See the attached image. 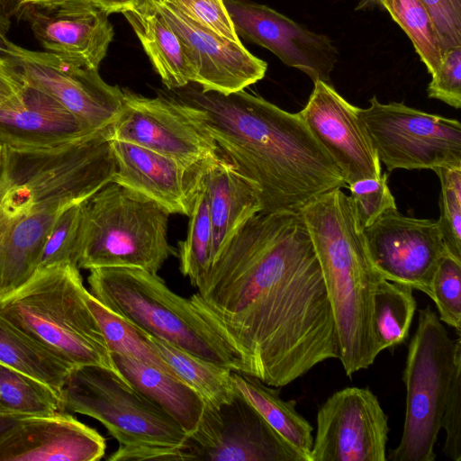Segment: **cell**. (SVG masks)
Instances as JSON below:
<instances>
[{"label": "cell", "instance_id": "obj_1", "mask_svg": "<svg viewBox=\"0 0 461 461\" xmlns=\"http://www.w3.org/2000/svg\"><path fill=\"white\" fill-rule=\"evenodd\" d=\"M194 298L280 388L339 358L332 308L301 212H259L214 258Z\"/></svg>", "mask_w": 461, "mask_h": 461}, {"label": "cell", "instance_id": "obj_2", "mask_svg": "<svg viewBox=\"0 0 461 461\" xmlns=\"http://www.w3.org/2000/svg\"><path fill=\"white\" fill-rule=\"evenodd\" d=\"M258 192L265 212L301 210L317 196L348 187L339 168L297 113L244 89L223 95L198 85L170 90Z\"/></svg>", "mask_w": 461, "mask_h": 461}, {"label": "cell", "instance_id": "obj_3", "mask_svg": "<svg viewBox=\"0 0 461 461\" xmlns=\"http://www.w3.org/2000/svg\"><path fill=\"white\" fill-rule=\"evenodd\" d=\"M108 127L47 148H1L0 207L13 228L46 241L68 207L113 180L115 164Z\"/></svg>", "mask_w": 461, "mask_h": 461}, {"label": "cell", "instance_id": "obj_4", "mask_svg": "<svg viewBox=\"0 0 461 461\" xmlns=\"http://www.w3.org/2000/svg\"><path fill=\"white\" fill-rule=\"evenodd\" d=\"M319 261L337 328L339 358L346 375L375 360L372 329L375 289L384 279L357 228L349 196L340 188L326 192L301 210Z\"/></svg>", "mask_w": 461, "mask_h": 461}, {"label": "cell", "instance_id": "obj_5", "mask_svg": "<svg viewBox=\"0 0 461 461\" xmlns=\"http://www.w3.org/2000/svg\"><path fill=\"white\" fill-rule=\"evenodd\" d=\"M90 293L140 331L204 360L252 375L235 343L194 295L174 293L158 274L135 267L90 270Z\"/></svg>", "mask_w": 461, "mask_h": 461}, {"label": "cell", "instance_id": "obj_6", "mask_svg": "<svg viewBox=\"0 0 461 461\" xmlns=\"http://www.w3.org/2000/svg\"><path fill=\"white\" fill-rule=\"evenodd\" d=\"M59 395L64 411L97 420L118 442L108 461H185L188 435L113 370L92 365L73 367Z\"/></svg>", "mask_w": 461, "mask_h": 461}, {"label": "cell", "instance_id": "obj_7", "mask_svg": "<svg viewBox=\"0 0 461 461\" xmlns=\"http://www.w3.org/2000/svg\"><path fill=\"white\" fill-rule=\"evenodd\" d=\"M86 292L77 266L53 264L38 268L0 298V312L73 367L99 366L122 375L86 303Z\"/></svg>", "mask_w": 461, "mask_h": 461}, {"label": "cell", "instance_id": "obj_8", "mask_svg": "<svg viewBox=\"0 0 461 461\" xmlns=\"http://www.w3.org/2000/svg\"><path fill=\"white\" fill-rule=\"evenodd\" d=\"M170 213L143 194L109 182L83 203L78 268L135 267L158 274L172 255Z\"/></svg>", "mask_w": 461, "mask_h": 461}, {"label": "cell", "instance_id": "obj_9", "mask_svg": "<svg viewBox=\"0 0 461 461\" xmlns=\"http://www.w3.org/2000/svg\"><path fill=\"white\" fill-rule=\"evenodd\" d=\"M461 365V338L451 339L429 305L419 310L418 326L408 346L402 380L406 412L398 446L387 460L434 461L448 390Z\"/></svg>", "mask_w": 461, "mask_h": 461}, {"label": "cell", "instance_id": "obj_10", "mask_svg": "<svg viewBox=\"0 0 461 461\" xmlns=\"http://www.w3.org/2000/svg\"><path fill=\"white\" fill-rule=\"evenodd\" d=\"M358 114L389 171L461 167V124L403 103H380L374 95Z\"/></svg>", "mask_w": 461, "mask_h": 461}, {"label": "cell", "instance_id": "obj_11", "mask_svg": "<svg viewBox=\"0 0 461 461\" xmlns=\"http://www.w3.org/2000/svg\"><path fill=\"white\" fill-rule=\"evenodd\" d=\"M186 460L304 461L238 390L219 406L205 402L198 428L187 438Z\"/></svg>", "mask_w": 461, "mask_h": 461}, {"label": "cell", "instance_id": "obj_12", "mask_svg": "<svg viewBox=\"0 0 461 461\" xmlns=\"http://www.w3.org/2000/svg\"><path fill=\"white\" fill-rule=\"evenodd\" d=\"M122 91V108L108 126L109 140L135 144L188 163L218 155L216 142L185 104L171 96L146 97Z\"/></svg>", "mask_w": 461, "mask_h": 461}, {"label": "cell", "instance_id": "obj_13", "mask_svg": "<svg viewBox=\"0 0 461 461\" xmlns=\"http://www.w3.org/2000/svg\"><path fill=\"white\" fill-rule=\"evenodd\" d=\"M7 58L24 84L53 98L93 131L108 127L122 108V89L107 84L98 69L17 45Z\"/></svg>", "mask_w": 461, "mask_h": 461}, {"label": "cell", "instance_id": "obj_14", "mask_svg": "<svg viewBox=\"0 0 461 461\" xmlns=\"http://www.w3.org/2000/svg\"><path fill=\"white\" fill-rule=\"evenodd\" d=\"M310 461H385L388 416L369 388L346 387L320 407Z\"/></svg>", "mask_w": 461, "mask_h": 461}, {"label": "cell", "instance_id": "obj_15", "mask_svg": "<svg viewBox=\"0 0 461 461\" xmlns=\"http://www.w3.org/2000/svg\"><path fill=\"white\" fill-rule=\"evenodd\" d=\"M375 268L389 281L405 284L430 294L433 276L447 252L437 221L382 213L363 230Z\"/></svg>", "mask_w": 461, "mask_h": 461}, {"label": "cell", "instance_id": "obj_16", "mask_svg": "<svg viewBox=\"0 0 461 461\" xmlns=\"http://www.w3.org/2000/svg\"><path fill=\"white\" fill-rule=\"evenodd\" d=\"M237 35L273 52L285 65L305 73L313 83L330 84L339 58L337 48L274 9L250 0H223Z\"/></svg>", "mask_w": 461, "mask_h": 461}, {"label": "cell", "instance_id": "obj_17", "mask_svg": "<svg viewBox=\"0 0 461 461\" xmlns=\"http://www.w3.org/2000/svg\"><path fill=\"white\" fill-rule=\"evenodd\" d=\"M50 52L98 69L113 38L109 14L94 0L23 5L18 14Z\"/></svg>", "mask_w": 461, "mask_h": 461}, {"label": "cell", "instance_id": "obj_18", "mask_svg": "<svg viewBox=\"0 0 461 461\" xmlns=\"http://www.w3.org/2000/svg\"><path fill=\"white\" fill-rule=\"evenodd\" d=\"M305 107L298 113L342 173L348 185L378 178L381 162L358 114L333 86L318 80Z\"/></svg>", "mask_w": 461, "mask_h": 461}, {"label": "cell", "instance_id": "obj_19", "mask_svg": "<svg viewBox=\"0 0 461 461\" xmlns=\"http://www.w3.org/2000/svg\"><path fill=\"white\" fill-rule=\"evenodd\" d=\"M110 143L115 164L112 181L153 200L170 214L189 216L205 171L217 157L188 163L129 142Z\"/></svg>", "mask_w": 461, "mask_h": 461}, {"label": "cell", "instance_id": "obj_20", "mask_svg": "<svg viewBox=\"0 0 461 461\" xmlns=\"http://www.w3.org/2000/svg\"><path fill=\"white\" fill-rule=\"evenodd\" d=\"M181 40L194 68L195 83L203 91L228 95L261 80L267 64L240 42L203 29L164 0H153Z\"/></svg>", "mask_w": 461, "mask_h": 461}, {"label": "cell", "instance_id": "obj_21", "mask_svg": "<svg viewBox=\"0 0 461 461\" xmlns=\"http://www.w3.org/2000/svg\"><path fill=\"white\" fill-rule=\"evenodd\" d=\"M105 450L97 430L64 411L22 417L0 438V461H97Z\"/></svg>", "mask_w": 461, "mask_h": 461}, {"label": "cell", "instance_id": "obj_22", "mask_svg": "<svg viewBox=\"0 0 461 461\" xmlns=\"http://www.w3.org/2000/svg\"><path fill=\"white\" fill-rule=\"evenodd\" d=\"M93 131L53 98L26 84L19 106L0 108V148L53 147Z\"/></svg>", "mask_w": 461, "mask_h": 461}, {"label": "cell", "instance_id": "obj_23", "mask_svg": "<svg viewBox=\"0 0 461 461\" xmlns=\"http://www.w3.org/2000/svg\"><path fill=\"white\" fill-rule=\"evenodd\" d=\"M203 185L212 230V261L262 206L256 187L220 151L205 171Z\"/></svg>", "mask_w": 461, "mask_h": 461}, {"label": "cell", "instance_id": "obj_24", "mask_svg": "<svg viewBox=\"0 0 461 461\" xmlns=\"http://www.w3.org/2000/svg\"><path fill=\"white\" fill-rule=\"evenodd\" d=\"M122 14L168 90L195 83V71L181 40L153 0H140Z\"/></svg>", "mask_w": 461, "mask_h": 461}, {"label": "cell", "instance_id": "obj_25", "mask_svg": "<svg viewBox=\"0 0 461 461\" xmlns=\"http://www.w3.org/2000/svg\"><path fill=\"white\" fill-rule=\"evenodd\" d=\"M129 384L162 408L190 436L200 423L205 401L181 379L129 356L111 353Z\"/></svg>", "mask_w": 461, "mask_h": 461}, {"label": "cell", "instance_id": "obj_26", "mask_svg": "<svg viewBox=\"0 0 461 461\" xmlns=\"http://www.w3.org/2000/svg\"><path fill=\"white\" fill-rule=\"evenodd\" d=\"M231 375L238 392L299 452L304 461H310L313 428L297 411L296 401L283 400L280 389L272 388L252 375L232 371Z\"/></svg>", "mask_w": 461, "mask_h": 461}, {"label": "cell", "instance_id": "obj_27", "mask_svg": "<svg viewBox=\"0 0 461 461\" xmlns=\"http://www.w3.org/2000/svg\"><path fill=\"white\" fill-rule=\"evenodd\" d=\"M0 362L48 384L59 393L73 368L1 312Z\"/></svg>", "mask_w": 461, "mask_h": 461}, {"label": "cell", "instance_id": "obj_28", "mask_svg": "<svg viewBox=\"0 0 461 461\" xmlns=\"http://www.w3.org/2000/svg\"><path fill=\"white\" fill-rule=\"evenodd\" d=\"M146 337L175 374L205 402L219 406L230 402L237 393L230 368L198 357L164 339L148 334Z\"/></svg>", "mask_w": 461, "mask_h": 461}, {"label": "cell", "instance_id": "obj_29", "mask_svg": "<svg viewBox=\"0 0 461 461\" xmlns=\"http://www.w3.org/2000/svg\"><path fill=\"white\" fill-rule=\"evenodd\" d=\"M413 288L408 285L383 279L373 302L372 329L375 351L378 354L393 348L409 337L417 308Z\"/></svg>", "mask_w": 461, "mask_h": 461}, {"label": "cell", "instance_id": "obj_30", "mask_svg": "<svg viewBox=\"0 0 461 461\" xmlns=\"http://www.w3.org/2000/svg\"><path fill=\"white\" fill-rule=\"evenodd\" d=\"M61 411L59 393L34 377L0 362V412L37 416Z\"/></svg>", "mask_w": 461, "mask_h": 461}, {"label": "cell", "instance_id": "obj_31", "mask_svg": "<svg viewBox=\"0 0 461 461\" xmlns=\"http://www.w3.org/2000/svg\"><path fill=\"white\" fill-rule=\"evenodd\" d=\"M86 301L111 353L131 357L179 378L152 347L144 332L102 304L88 290Z\"/></svg>", "mask_w": 461, "mask_h": 461}, {"label": "cell", "instance_id": "obj_32", "mask_svg": "<svg viewBox=\"0 0 461 461\" xmlns=\"http://www.w3.org/2000/svg\"><path fill=\"white\" fill-rule=\"evenodd\" d=\"M188 217L186 237L178 244L179 269L195 287L207 273L212 254V230L203 181Z\"/></svg>", "mask_w": 461, "mask_h": 461}, {"label": "cell", "instance_id": "obj_33", "mask_svg": "<svg viewBox=\"0 0 461 461\" xmlns=\"http://www.w3.org/2000/svg\"><path fill=\"white\" fill-rule=\"evenodd\" d=\"M382 7L407 34L429 74L438 68L442 49L431 17L421 0H382Z\"/></svg>", "mask_w": 461, "mask_h": 461}, {"label": "cell", "instance_id": "obj_34", "mask_svg": "<svg viewBox=\"0 0 461 461\" xmlns=\"http://www.w3.org/2000/svg\"><path fill=\"white\" fill-rule=\"evenodd\" d=\"M84 202L66 208L59 215L44 244L38 268L66 262L77 266Z\"/></svg>", "mask_w": 461, "mask_h": 461}, {"label": "cell", "instance_id": "obj_35", "mask_svg": "<svg viewBox=\"0 0 461 461\" xmlns=\"http://www.w3.org/2000/svg\"><path fill=\"white\" fill-rule=\"evenodd\" d=\"M434 171L441 185L437 223L447 251L461 260V167H440Z\"/></svg>", "mask_w": 461, "mask_h": 461}, {"label": "cell", "instance_id": "obj_36", "mask_svg": "<svg viewBox=\"0 0 461 461\" xmlns=\"http://www.w3.org/2000/svg\"><path fill=\"white\" fill-rule=\"evenodd\" d=\"M429 297L436 304L439 320L461 331V260L447 251L441 257L430 286Z\"/></svg>", "mask_w": 461, "mask_h": 461}, {"label": "cell", "instance_id": "obj_37", "mask_svg": "<svg viewBox=\"0 0 461 461\" xmlns=\"http://www.w3.org/2000/svg\"><path fill=\"white\" fill-rule=\"evenodd\" d=\"M387 174L378 178H365L348 185L357 228L363 231L382 213L397 209L394 197L387 185Z\"/></svg>", "mask_w": 461, "mask_h": 461}, {"label": "cell", "instance_id": "obj_38", "mask_svg": "<svg viewBox=\"0 0 461 461\" xmlns=\"http://www.w3.org/2000/svg\"><path fill=\"white\" fill-rule=\"evenodd\" d=\"M186 18L219 36L240 42L223 0H164Z\"/></svg>", "mask_w": 461, "mask_h": 461}, {"label": "cell", "instance_id": "obj_39", "mask_svg": "<svg viewBox=\"0 0 461 461\" xmlns=\"http://www.w3.org/2000/svg\"><path fill=\"white\" fill-rule=\"evenodd\" d=\"M431 77L427 88L429 97L459 109L461 107V46L450 48L443 52L440 63Z\"/></svg>", "mask_w": 461, "mask_h": 461}, {"label": "cell", "instance_id": "obj_40", "mask_svg": "<svg viewBox=\"0 0 461 461\" xmlns=\"http://www.w3.org/2000/svg\"><path fill=\"white\" fill-rule=\"evenodd\" d=\"M441 429L446 432L443 453L451 460L461 461V365L456 366L448 390Z\"/></svg>", "mask_w": 461, "mask_h": 461}, {"label": "cell", "instance_id": "obj_41", "mask_svg": "<svg viewBox=\"0 0 461 461\" xmlns=\"http://www.w3.org/2000/svg\"><path fill=\"white\" fill-rule=\"evenodd\" d=\"M441 43L442 52L461 46V0H421Z\"/></svg>", "mask_w": 461, "mask_h": 461}, {"label": "cell", "instance_id": "obj_42", "mask_svg": "<svg viewBox=\"0 0 461 461\" xmlns=\"http://www.w3.org/2000/svg\"><path fill=\"white\" fill-rule=\"evenodd\" d=\"M25 84L11 59L0 54V108H14L23 102Z\"/></svg>", "mask_w": 461, "mask_h": 461}, {"label": "cell", "instance_id": "obj_43", "mask_svg": "<svg viewBox=\"0 0 461 461\" xmlns=\"http://www.w3.org/2000/svg\"><path fill=\"white\" fill-rule=\"evenodd\" d=\"M9 26L8 18L0 13V54L5 57L12 53L15 45L8 39Z\"/></svg>", "mask_w": 461, "mask_h": 461}, {"label": "cell", "instance_id": "obj_44", "mask_svg": "<svg viewBox=\"0 0 461 461\" xmlns=\"http://www.w3.org/2000/svg\"><path fill=\"white\" fill-rule=\"evenodd\" d=\"M104 7L111 14L113 13H123L136 5L140 0H94Z\"/></svg>", "mask_w": 461, "mask_h": 461}, {"label": "cell", "instance_id": "obj_45", "mask_svg": "<svg viewBox=\"0 0 461 461\" xmlns=\"http://www.w3.org/2000/svg\"><path fill=\"white\" fill-rule=\"evenodd\" d=\"M21 7V0H0V13L8 19L17 15Z\"/></svg>", "mask_w": 461, "mask_h": 461}, {"label": "cell", "instance_id": "obj_46", "mask_svg": "<svg viewBox=\"0 0 461 461\" xmlns=\"http://www.w3.org/2000/svg\"><path fill=\"white\" fill-rule=\"evenodd\" d=\"M0 198H1V185H0ZM11 221L4 214L1 207H0V264L4 250L5 241L7 236V231L9 229V225Z\"/></svg>", "mask_w": 461, "mask_h": 461}, {"label": "cell", "instance_id": "obj_47", "mask_svg": "<svg viewBox=\"0 0 461 461\" xmlns=\"http://www.w3.org/2000/svg\"><path fill=\"white\" fill-rule=\"evenodd\" d=\"M25 416L12 415L5 412H0V438L10 429L16 421Z\"/></svg>", "mask_w": 461, "mask_h": 461}, {"label": "cell", "instance_id": "obj_48", "mask_svg": "<svg viewBox=\"0 0 461 461\" xmlns=\"http://www.w3.org/2000/svg\"><path fill=\"white\" fill-rule=\"evenodd\" d=\"M375 7H382V0H359L356 10H369Z\"/></svg>", "mask_w": 461, "mask_h": 461}, {"label": "cell", "instance_id": "obj_49", "mask_svg": "<svg viewBox=\"0 0 461 461\" xmlns=\"http://www.w3.org/2000/svg\"><path fill=\"white\" fill-rule=\"evenodd\" d=\"M48 1H53V0H21L22 6L26 4H33V3H41V2H48Z\"/></svg>", "mask_w": 461, "mask_h": 461}, {"label": "cell", "instance_id": "obj_50", "mask_svg": "<svg viewBox=\"0 0 461 461\" xmlns=\"http://www.w3.org/2000/svg\"><path fill=\"white\" fill-rule=\"evenodd\" d=\"M0 165H1V148H0Z\"/></svg>", "mask_w": 461, "mask_h": 461}]
</instances>
